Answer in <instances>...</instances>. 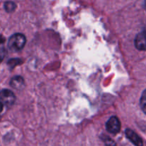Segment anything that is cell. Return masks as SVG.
<instances>
[{"label":"cell","mask_w":146,"mask_h":146,"mask_svg":"<svg viewBox=\"0 0 146 146\" xmlns=\"http://www.w3.org/2000/svg\"><path fill=\"white\" fill-rule=\"evenodd\" d=\"M3 111V104L0 102V113Z\"/></svg>","instance_id":"cell-13"},{"label":"cell","mask_w":146,"mask_h":146,"mask_svg":"<svg viewBox=\"0 0 146 146\" xmlns=\"http://www.w3.org/2000/svg\"><path fill=\"white\" fill-rule=\"evenodd\" d=\"M4 9L7 12H12L16 9V4L12 1H7L4 3Z\"/></svg>","instance_id":"cell-8"},{"label":"cell","mask_w":146,"mask_h":146,"mask_svg":"<svg viewBox=\"0 0 146 146\" xmlns=\"http://www.w3.org/2000/svg\"><path fill=\"white\" fill-rule=\"evenodd\" d=\"M145 9H146V1H145Z\"/></svg>","instance_id":"cell-14"},{"label":"cell","mask_w":146,"mask_h":146,"mask_svg":"<svg viewBox=\"0 0 146 146\" xmlns=\"http://www.w3.org/2000/svg\"><path fill=\"white\" fill-rule=\"evenodd\" d=\"M6 54H7V51H6L4 47L0 46V63L4 60V57L6 56Z\"/></svg>","instance_id":"cell-10"},{"label":"cell","mask_w":146,"mask_h":146,"mask_svg":"<svg viewBox=\"0 0 146 146\" xmlns=\"http://www.w3.org/2000/svg\"><path fill=\"white\" fill-rule=\"evenodd\" d=\"M15 101L14 93L8 89L1 90L0 91V102L6 106H11Z\"/></svg>","instance_id":"cell-2"},{"label":"cell","mask_w":146,"mask_h":146,"mask_svg":"<svg viewBox=\"0 0 146 146\" xmlns=\"http://www.w3.org/2000/svg\"><path fill=\"white\" fill-rule=\"evenodd\" d=\"M125 135L127 138L135 146H143L142 139L133 131L130 129H127L125 131Z\"/></svg>","instance_id":"cell-5"},{"label":"cell","mask_w":146,"mask_h":146,"mask_svg":"<svg viewBox=\"0 0 146 146\" xmlns=\"http://www.w3.org/2000/svg\"><path fill=\"white\" fill-rule=\"evenodd\" d=\"M140 105L142 111L146 114V90L143 92L140 100Z\"/></svg>","instance_id":"cell-7"},{"label":"cell","mask_w":146,"mask_h":146,"mask_svg":"<svg viewBox=\"0 0 146 146\" xmlns=\"http://www.w3.org/2000/svg\"><path fill=\"white\" fill-rule=\"evenodd\" d=\"M26 37L22 34H15L11 36L8 41V47L11 51H19L24 48Z\"/></svg>","instance_id":"cell-1"},{"label":"cell","mask_w":146,"mask_h":146,"mask_svg":"<svg viewBox=\"0 0 146 146\" xmlns=\"http://www.w3.org/2000/svg\"><path fill=\"white\" fill-rule=\"evenodd\" d=\"M105 143L107 146H115L114 141H112L111 139H110V138H107V140L105 141Z\"/></svg>","instance_id":"cell-11"},{"label":"cell","mask_w":146,"mask_h":146,"mask_svg":"<svg viewBox=\"0 0 146 146\" xmlns=\"http://www.w3.org/2000/svg\"><path fill=\"white\" fill-rule=\"evenodd\" d=\"M4 41H5V39H4V37L2 36H0V44H3L4 42Z\"/></svg>","instance_id":"cell-12"},{"label":"cell","mask_w":146,"mask_h":146,"mask_svg":"<svg viewBox=\"0 0 146 146\" xmlns=\"http://www.w3.org/2000/svg\"><path fill=\"white\" fill-rule=\"evenodd\" d=\"M121 124L116 116H112L106 123V129L110 133H117L120 131Z\"/></svg>","instance_id":"cell-3"},{"label":"cell","mask_w":146,"mask_h":146,"mask_svg":"<svg viewBox=\"0 0 146 146\" xmlns=\"http://www.w3.org/2000/svg\"><path fill=\"white\" fill-rule=\"evenodd\" d=\"M135 47L141 51H146V31L140 32L135 39Z\"/></svg>","instance_id":"cell-4"},{"label":"cell","mask_w":146,"mask_h":146,"mask_svg":"<svg viewBox=\"0 0 146 146\" xmlns=\"http://www.w3.org/2000/svg\"><path fill=\"white\" fill-rule=\"evenodd\" d=\"M10 85L15 89L21 90L24 87V81L22 77L17 76L11 78V81H10Z\"/></svg>","instance_id":"cell-6"},{"label":"cell","mask_w":146,"mask_h":146,"mask_svg":"<svg viewBox=\"0 0 146 146\" xmlns=\"http://www.w3.org/2000/svg\"><path fill=\"white\" fill-rule=\"evenodd\" d=\"M21 63V60L17 59V58H14V59H11L8 61V66L9 68H13L15 66L18 65Z\"/></svg>","instance_id":"cell-9"}]
</instances>
